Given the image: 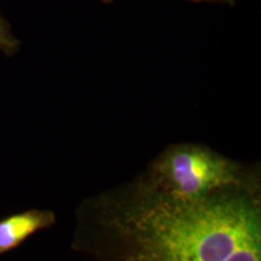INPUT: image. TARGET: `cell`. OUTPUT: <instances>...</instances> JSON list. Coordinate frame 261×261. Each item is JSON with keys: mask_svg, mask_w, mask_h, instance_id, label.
<instances>
[{"mask_svg": "<svg viewBox=\"0 0 261 261\" xmlns=\"http://www.w3.org/2000/svg\"><path fill=\"white\" fill-rule=\"evenodd\" d=\"M243 188L195 202L145 190L119 224L114 261H261L260 204Z\"/></svg>", "mask_w": 261, "mask_h": 261, "instance_id": "obj_1", "label": "cell"}, {"mask_svg": "<svg viewBox=\"0 0 261 261\" xmlns=\"http://www.w3.org/2000/svg\"><path fill=\"white\" fill-rule=\"evenodd\" d=\"M242 184L236 162L205 146L178 144L152 163L145 190L174 201L195 202Z\"/></svg>", "mask_w": 261, "mask_h": 261, "instance_id": "obj_2", "label": "cell"}, {"mask_svg": "<svg viewBox=\"0 0 261 261\" xmlns=\"http://www.w3.org/2000/svg\"><path fill=\"white\" fill-rule=\"evenodd\" d=\"M56 223L54 212L29 210L0 220V255L21 246L38 231L50 228Z\"/></svg>", "mask_w": 261, "mask_h": 261, "instance_id": "obj_3", "label": "cell"}, {"mask_svg": "<svg viewBox=\"0 0 261 261\" xmlns=\"http://www.w3.org/2000/svg\"><path fill=\"white\" fill-rule=\"evenodd\" d=\"M19 48V40L15 37L8 21L0 14V51L12 56Z\"/></svg>", "mask_w": 261, "mask_h": 261, "instance_id": "obj_4", "label": "cell"}, {"mask_svg": "<svg viewBox=\"0 0 261 261\" xmlns=\"http://www.w3.org/2000/svg\"><path fill=\"white\" fill-rule=\"evenodd\" d=\"M194 3H217V4H225V5H236V0H189Z\"/></svg>", "mask_w": 261, "mask_h": 261, "instance_id": "obj_5", "label": "cell"}, {"mask_svg": "<svg viewBox=\"0 0 261 261\" xmlns=\"http://www.w3.org/2000/svg\"><path fill=\"white\" fill-rule=\"evenodd\" d=\"M102 2H104V3H110V2H113V0H102Z\"/></svg>", "mask_w": 261, "mask_h": 261, "instance_id": "obj_6", "label": "cell"}]
</instances>
